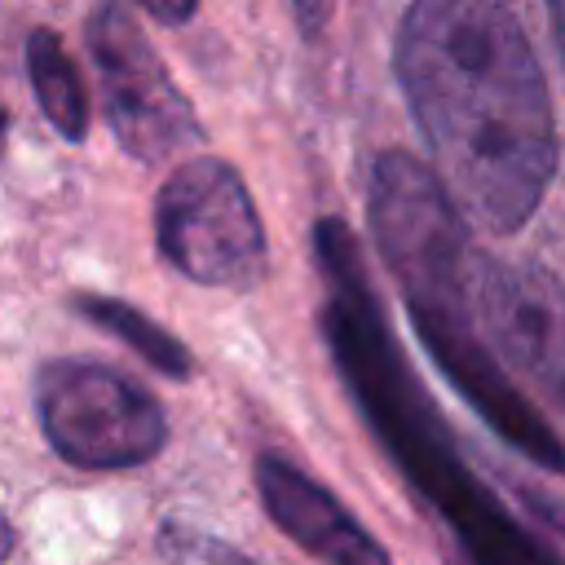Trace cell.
Returning <instances> with one entry per match:
<instances>
[{
    "label": "cell",
    "mask_w": 565,
    "mask_h": 565,
    "mask_svg": "<svg viewBox=\"0 0 565 565\" xmlns=\"http://www.w3.org/2000/svg\"><path fill=\"white\" fill-rule=\"evenodd\" d=\"M393 62L459 216L516 234L556 172L552 93L516 13L503 0H415Z\"/></svg>",
    "instance_id": "cell-1"
},
{
    "label": "cell",
    "mask_w": 565,
    "mask_h": 565,
    "mask_svg": "<svg viewBox=\"0 0 565 565\" xmlns=\"http://www.w3.org/2000/svg\"><path fill=\"white\" fill-rule=\"evenodd\" d=\"M35 419L53 455L88 472L137 468L168 441L163 406L137 380L84 358H53L35 371Z\"/></svg>",
    "instance_id": "cell-3"
},
{
    "label": "cell",
    "mask_w": 565,
    "mask_h": 565,
    "mask_svg": "<svg viewBox=\"0 0 565 565\" xmlns=\"http://www.w3.org/2000/svg\"><path fill=\"white\" fill-rule=\"evenodd\" d=\"M9 552H13V525H9L4 512H0V565L9 561Z\"/></svg>",
    "instance_id": "cell-14"
},
{
    "label": "cell",
    "mask_w": 565,
    "mask_h": 565,
    "mask_svg": "<svg viewBox=\"0 0 565 565\" xmlns=\"http://www.w3.org/2000/svg\"><path fill=\"white\" fill-rule=\"evenodd\" d=\"M154 243L203 287L247 291L265 278V225L243 177L212 154L181 163L154 199Z\"/></svg>",
    "instance_id": "cell-4"
},
{
    "label": "cell",
    "mask_w": 565,
    "mask_h": 565,
    "mask_svg": "<svg viewBox=\"0 0 565 565\" xmlns=\"http://www.w3.org/2000/svg\"><path fill=\"white\" fill-rule=\"evenodd\" d=\"M141 4H146L150 18H159V22H168V26L185 22V18L199 9V0H141Z\"/></svg>",
    "instance_id": "cell-12"
},
{
    "label": "cell",
    "mask_w": 565,
    "mask_h": 565,
    "mask_svg": "<svg viewBox=\"0 0 565 565\" xmlns=\"http://www.w3.org/2000/svg\"><path fill=\"white\" fill-rule=\"evenodd\" d=\"M472 296L503 358L565 406V282L543 265L481 256Z\"/></svg>",
    "instance_id": "cell-7"
},
{
    "label": "cell",
    "mask_w": 565,
    "mask_h": 565,
    "mask_svg": "<svg viewBox=\"0 0 565 565\" xmlns=\"http://www.w3.org/2000/svg\"><path fill=\"white\" fill-rule=\"evenodd\" d=\"M88 53L106 102V124L137 163H163L203 137L185 93L172 84L163 57L124 0H102L93 9Z\"/></svg>",
    "instance_id": "cell-6"
},
{
    "label": "cell",
    "mask_w": 565,
    "mask_h": 565,
    "mask_svg": "<svg viewBox=\"0 0 565 565\" xmlns=\"http://www.w3.org/2000/svg\"><path fill=\"white\" fill-rule=\"evenodd\" d=\"M26 79L31 93L44 110V119L66 137V141H84L88 132V93L84 79L71 62V53L62 49V40L49 26H35L26 35Z\"/></svg>",
    "instance_id": "cell-10"
},
{
    "label": "cell",
    "mask_w": 565,
    "mask_h": 565,
    "mask_svg": "<svg viewBox=\"0 0 565 565\" xmlns=\"http://www.w3.org/2000/svg\"><path fill=\"white\" fill-rule=\"evenodd\" d=\"M4 141H9V110H4V102H0V154H4Z\"/></svg>",
    "instance_id": "cell-15"
},
{
    "label": "cell",
    "mask_w": 565,
    "mask_h": 565,
    "mask_svg": "<svg viewBox=\"0 0 565 565\" xmlns=\"http://www.w3.org/2000/svg\"><path fill=\"white\" fill-rule=\"evenodd\" d=\"M291 13H296V26L305 31V40H318L331 18V0H291Z\"/></svg>",
    "instance_id": "cell-11"
},
{
    "label": "cell",
    "mask_w": 565,
    "mask_h": 565,
    "mask_svg": "<svg viewBox=\"0 0 565 565\" xmlns=\"http://www.w3.org/2000/svg\"><path fill=\"white\" fill-rule=\"evenodd\" d=\"M547 18H552V31H556V44L565 57V0H547Z\"/></svg>",
    "instance_id": "cell-13"
},
{
    "label": "cell",
    "mask_w": 565,
    "mask_h": 565,
    "mask_svg": "<svg viewBox=\"0 0 565 565\" xmlns=\"http://www.w3.org/2000/svg\"><path fill=\"white\" fill-rule=\"evenodd\" d=\"M71 309H75L84 322H93L97 331H106V335H115L119 344H128V349H132L141 362H150L159 375H168V380H190V375H194L190 349H185L168 327H159L150 313H141L137 305H128V300H119V296L79 291V296H71Z\"/></svg>",
    "instance_id": "cell-9"
},
{
    "label": "cell",
    "mask_w": 565,
    "mask_h": 565,
    "mask_svg": "<svg viewBox=\"0 0 565 565\" xmlns=\"http://www.w3.org/2000/svg\"><path fill=\"white\" fill-rule=\"evenodd\" d=\"M406 313L415 322V335L441 366V375L463 393V402L530 463L547 472H565V441L552 433V424L512 388V380L499 371L494 353L481 344L468 300H463V269H441L437 278H411L397 282Z\"/></svg>",
    "instance_id": "cell-5"
},
{
    "label": "cell",
    "mask_w": 565,
    "mask_h": 565,
    "mask_svg": "<svg viewBox=\"0 0 565 565\" xmlns=\"http://www.w3.org/2000/svg\"><path fill=\"white\" fill-rule=\"evenodd\" d=\"M256 490L282 534L327 565H393L388 552L344 512V503L278 455L256 459Z\"/></svg>",
    "instance_id": "cell-8"
},
{
    "label": "cell",
    "mask_w": 565,
    "mask_h": 565,
    "mask_svg": "<svg viewBox=\"0 0 565 565\" xmlns=\"http://www.w3.org/2000/svg\"><path fill=\"white\" fill-rule=\"evenodd\" d=\"M313 260L327 278V300L318 322L353 402L362 406L366 424L375 428L393 463L406 472V481L459 534L468 561L472 565H565L459 459L437 406L415 384L406 358L397 353L384 327L358 238L340 216H322L313 225Z\"/></svg>",
    "instance_id": "cell-2"
}]
</instances>
